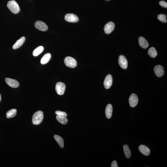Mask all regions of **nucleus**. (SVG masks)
<instances>
[{
	"instance_id": "nucleus-24",
	"label": "nucleus",
	"mask_w": 167,
	"mask_h": 167,
	"mask_svg": "<svg viewBox=\"0 0 167 167\" xmlns=\"http://www.w3.org/2000/svg\"><path fill=\"white\" fill-rule=\"evenodd\" d=\"M158 19L163 23H166L167 22L166 16L164 14H160L158 15Z\"/></svg>"
},
{
	"instance_id": "nucleus-21",
	"label": "nucleus",
	"mask_w": 167,
	"mask_h": 167,
	"mask_svg": "<svg viewBox=\"0 0 167 167\" xmlns=\"http://www.w3.org/2000/svg\"><path fill=\"white\" fill-rule=\"evenodd\" d=\"M148 54L150 57L154 58L157 56V53L155 48L152 47L149 49Z\"/></svg>"
},
{
	"instance_id": "nucleus-14",
	"label": "nucleus",
	"mask_w": 167,
	"mask_h": 167,
	"mask_svg": "<svg viewBox=\"0 0 167 167\" xmlns=\"http://www.w3.org/2000/svg\"><path fill=\"white\" fill-rule=\"evenodd\" d=\"M139 45L143 48L146 49L148 47L149 44L148 42L145 38L142 37H140L138 39Z\"/></svg>"
},
{
	"instance_id": "nucleus-18",
	"label": "nucleus",
	"mask_w": 167,
	"mask_h": 167,
	"mask_svg": "<svg viewBox=\"0 0 167 167\" xmlns=\"http://www.w3.org/2000/svg\"><path fill=\"white\" fill-rule=\"evenodd\" d=\"M54 138L57 142L59 144V147L61 148H63L64 147V141L61 137L59 135H54Z\"/></svg>"
},
{
	"instance_id": "nucleus-7",
	"label": "nucleus",
	"mask_w": 167,
	"mask_h": 167,
	"mask_svg": "<svg viewBox=\"0 0 167 167\" xmlns=\"http://www.w3.org/2000/svg\"><path fill=\"white\" fill-rule=\"evenodd\" d=\"M65 19L66 21L72 23H76L78 22V16L73 13H68L65 16Z\"/></svg>"
},
{
	"instance_id": "nucleus-3",
	"label": "nucleus",
	"mask_w": 167,
	"mask_h": 167,
	"mask_svg": "<svg viewBox=\"0 0 167 167\" xmlns=\"http://www.w3.org/2000/svg\"><path fill=\"white\" fill-rule=\"evenodd\" d=\"M64 62L67 66L71 68H75L77 66V62L74 58L68 56L64 59Z\"/></svg>"
},
{
	"instance_id": "nucleus-25",
	"label": "nucleus",
	"mask_w": 167,
	"mask_h": 167,
	"mask_svg": "<svg viewBox=\"0 0 167 167\" xmlns=\"http://www.w3.org/2000/svg\"><path fill=\"white\" fill-rule=\"evenodd\" d=\"M56 114L57 115L63 116L64 117H66L67 116V113L65 112L62 111H57L55 112Z\"/></svg>"
},
{
	"instance_id": "nucleus-26",
	"label": "nucleus",
	"mask_w": 167,
	"mask_h": 167,
	"mask_svg": "<svg viewBox=\"0 0 167 167\" xmlns=\"http://www.w3.org/2000/svg\"><path fill=\"white\" fill-rule=\"evenodd\" d=\"M159 4L161 6L165 7V8H167V3L165 1H160Z\"/></svg>"
},
{
	"instance_id": "nucleus-8",
	"label": "nucleus",
	"mask_w": 167,
	"mask_h": 167,
	"mask_svg": "<svg viewBox=\"0 0 167 167\" xmlns=\"http://www.w3.org/2000/svg\"><path fill=\"white\" fill-rule=\"evenodd\" d=\"M118 62L121 67L123 69H126L127 68L128 62L126 58L123 55H120L119 56Z\"/></svg>"
},
{
	"instance_id": "nucleus-20",
	"label": "nucleus",
	"mask_w": 167,
	"mask_h": 167,
	"mask_svg": "<svg viewBox=\"0 0 167 167\" xmlns=\"http://www.w3.org/2000/svg\"><path fill=\"white\" fill-rule=\"evenodd\" d=\"M17 110L13 109L9 110L6 113L7 117V118H12L16 115Z\"/></svg>"
},
{
	"instance_id": "nucleus-10",
	"label": "nucleus",
	"mask_w": 167,
	"mask_h": 167,
	"mask_svg": "<svg viewBox=\"0 0 167 167\" xmlns=\"http://www.w3.org/2000/svg\"><path fill=\"white\" fill-rule=\"evenodd\" d=\"M115 25L113 22H108L105 25L104 27V31L106 34H109L114 30Z\"/></svg>"
},
{
	"instance_id": "nucleus-29",
	"label": "nucleus",
	"mask_w": 167,
	"mask_h": 167,
	"mask_svg": "<svg viewBox=\"0 0 167 167\" xmlns=\"http://www.w3.org/2000/svg\"><path fill=\"white\" fill-rule=\"evenodd\" d=\"M107 1H108V0H107Z\"/></svg>"
},
{
	"instance_id": "nucleus-6",
	"label": "nucleus",
	"mask_w": 167,
	"mask_h": 167,
	"mask_svg": "<svg viewBox=\"0 0 167 167\" xmlns=\"http://www.w3.org/2000/svg\"><path fill=\"white\" fill-rule=\"evenodd\" d=\"M35 27L39 30L46 31L47 30L48 27L46 24L41 21H37L35 24Z\"/></svg>"
},
{
	"instance_id": "nucleus-11",
	"label": "nucleus",
	"mask_w": 167,
	"mask_h": 167,
	"mask_svg": "<svg viewBox=\"0 0 167 167\" xmlns=\"http://www.w3.org/2000/svg\"><path fill=\"white\" fill-rule=\"evenodd\" d=\"M154 70L156 76L160 77L163 75L164 71L163 67L162 66L159 65L154 67Z\"/></svg>"
},
{
	"instance_id": "nucleus-12",
	"label": "nucleus",
	"mask_w": 167,
	"mask_h": 167,
	"mask_svg": "<svg viewBox=\"0 0 167 167\" xmlns=\"http://www.w3.org/2000/svg\"><path fill=\"white\" fill-rule=\"evenodd\" d=\"M5 80L7 84L11 87L17 88L20 85L19 82L15 80L7 78L5 79Z\"/></svg>"
},
{
	"instance_id": "nucleus-17",
	"label": "nucleus",
	"mask_w": 167,
	"mask_h": 167,
	"mask_svg": "<svg viewBox=\"0 0 167 167\" xmlns=\"http://www.w3.org/2000/svg\"><path fill=\"white\" fill-rule=\"evenodd\" d=\"M51 57V55L50 53L46 54L41 58V63L42 65H45L50 60Z\"/></svg>"
},
{
	"instance_id": "nucleus-5",
	"label": "nucleus",
	"mask_w": 167,
	"mask_h": 167,
	"mask_svg": "<svg viewBox=\"0 0 167 167\" xmlns=\"http://www.w3.org/2000/svg\"><path fill=\"white\" fill-rule=\"evenodd\" d=\"M129 105L132 107H135L137 105L138 102V98L135 93L132 94L130 96L129 99Z\"/></svg>"
},
{
	"instance_id": "nucleus-23",
	"label": "nucleus",
	"mask_w": 167,
	"mask_h": 167,
	"mask_svg": "<svg viewBox=\"0 0 167 167\" xmlns=\"http://www.w3.org/2000/svg\"><path fill=\"white\" fill-rule=\"evenodd\" d=\"M44 50V47L42 46H40L37 48L33 52V54L34 56H37L42 53Z\"/></svg>"
},
{
	"instance_id": "nucleus-27",
	"label": "nucleus",
	"mask_w": 167,
	"mask_h": 167,
	"mask_svg": "<svg viewBox=\"0 0 167 167\" xmlns=\"http://www.w3.org/2000/svg\"><path fill=\"white\" fill-rule=\"evenodd\" d=\"M111 167H118L117 162L116 161H113L111 164Z\"/></svg>"
},
{
	"instance_id": "nucleus-16",
	"label": "nucleus",
	"mask_w": 167,
	"mask_h": 167,
	"mask_svg": "<svg viewBox=\"0 0 167 167\" xmlns=\"http://www.w3.org/2000/svg\"><path fill=\"white\" fill-rule=\"evenodd\" d=\"M25 40H26V38L24 37H22L15 43L13 46V49L15 50V49L18 48H19L21 47L24 43Z\"/></svg>"
},
{
	"instance_id": "nucleus-22",
	"label": "nucleus",
	"mask_w": 167,
	"mask_h": 167,
	"mask_svg": "<svg viewBox=\"0 0 167 167\" xmlns=\"http://www.w3.org/2000/svg\"><path fill=\"white\" fill-rule=\"evenodd\" d=\"M56 118L58 121L62 124H66L67 123L68 120L66 117L57 115Z\"/></svg>"
},
{
	"instance_id": "nucleus-9",
	"label": "nucleus",
	"mask_w": 167,
	"mask_h": 167,
	"mask_svg": "<svg viewBox=\"0 0 167 167\" xmlns=\"http://www.w3.org/2000/svg\"><path fill=\"white\" fill-rule=\"evenodd\" d=\"M113 82V78L111 75L108 74L104 80V85L106 89H109L111 87Z\"/></svg>"
},
{
	"instance_id": "nucleus-19",
	"label": "nucleus",
	"mask_w": 167,
	"mask_h": 167,
	"mask_svg": "<svg viewBox=\"0 0 167 167\" xmlns=\"http://www.w3.org/2000/svg\"><path fill=\"white\" fill-rule=\"evenodd\" d=\"M123 149L125 156L127 159H129L131 157V153L129 146L127 144H124L123 145Z\"/></svg>"
},
{
	"instance_id": "nucleus-4",
	"label": "nucleus",
	"mask_w": 167,
	"mask_h": 167,
	"mask_svg": "<svg viewBox=\"0 0 167 167\" xmlns=\"http://www.w3.org/2000/svg\"><path fill=\"white\" fill-rule=\"evenodd\" d=\"M65 89L66 86L65 83L62 82H58L56 83V90L58 95H63L65 93Z\"/></svg>"
},
{
	"instance_id": "nucleus-2",
	"label": "nucleus",
	"mask_w": 167,
	"mask_h": 167,
	"mask_svg": "<svg viewBox=\"0 0 167 167\" xmlns=\"http://www.w3.org/2000/svg\"><path fill=\"white\" fill-rule=\"evenodd\" d=\"M7 6L11 12L14 14H17L20 11V8L18 4L14 0L8 1Z\"/></svg>"
},
{
	"instance_id": "nucleus-1",
	"label": "nucleus",
	"mask_w": 167,
	"mask_h": 167,
	"mask_svg": "<svg viewBox=\"0 0 167 167\" xmlns=\"http://www.w3.org/2000/svg\"><path fill=\"white\" fill-rule=\"evenodd\" d=\"M44 118V113L41 111H38L34 113L32 118V123L34 125H38L43 121Z\"/></svg>"
},
{
	"instance_id": "nucleus-13",
	"label": "nucleus",
	"mask_w": 167,
	"mask_h": 167,
	"mask_svg": "<svg viewBox=\"0 0 167 167\" xmlns=\"http://www.w3.org/2000/svg\"><path fill=\"white\" fill-rule=\"evenodd\" d=\"M138 148L140 152L144 155L147 156L150 154V150L147 146L141 145L139 146Z\"/></svg>"
},
{
	"instance_id": "nucleus-15",
	"label": "nucleus",
	"mask_w": 167,
	"mask_h": 167,
	"mask_svg": "<svg viewBox=\"0 0 167 167\" xmlns=\"http://www.w3.org/2000/svg\"><path fill=\"white\" fill-rule=\"evenodd\" d=\"M113 107L111 104H108L106 107L105 114L107 119H110L112 116Z\"/></svg>"
},
{
	"instance_id": "nucleus-28",
	"label": "nucleus",
	"mask_w": 167,
	"mask_h": 167,
	"mask_svg": "<svg viewBox=\"0 0 167 167\" xmlns=\"http://www.w3.org/2000/svg\"><path fill=\"white\" fill-rule=\"evenodd\" d=\"M1 94H0V102H1Z\"/></svg>"
}]
</instances>
